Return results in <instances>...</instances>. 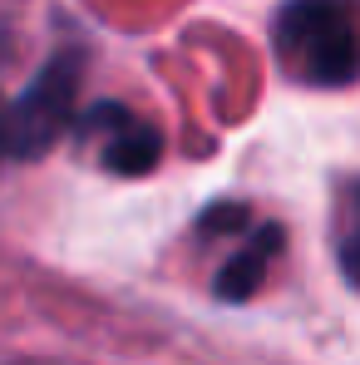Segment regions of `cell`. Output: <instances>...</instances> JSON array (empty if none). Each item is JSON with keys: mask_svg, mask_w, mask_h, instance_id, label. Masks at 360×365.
<instances>
[{"mask_svg": "<svg viewBox=\"0 0 360 365\" xmlns=\"http://www.w3.org/2000/svg\"><path fill=\"white\" fill-rule=\"evenodd\" d=\"M277 64L311 89L360 79V0H282L272 20Z\"/></svg>", "mask_w": 360, "mask_h": 365, "instance_id": "cell-1", "label": "cell"}, {"mask_svg": "<svg viewBox=\"0 0 360 365\" xmlns=\"http://www.w3.org/2000/svg\"><path fill=\"white\" fill-rule=\"evenodd\" d=\"M74 89H79V60L60 55L50 60L35 84L0 104V158H35L60 143L74 119Z\"/></svg>", "mask_w": 360, "mask_h": 365, "instance_id": "cell-2", "label": "cell"}, {"mask_svg": "<svg viewBox=\"0 0 360 365\" xmlns=\"http://www.w3.org/2000/svg\"><path fill=\"white\" fill-rule=\"evenodd\" d=\"M104 119H109L104 163H109L114 173H148V168L158 163V153H163L158 128L143 123V119H133V114H123V109H114V104H104Z\"/></svg>", "mask_w": 360, "mask_h": 365, "instance_id": "cell-3", "label": "cell"}, {"mask_svg": "<svg viewBox=\"0 0 360 365\" xmlns=\"http://www.w3.org/2000/svg\"><path fill=\"white\" fill-rule=\"evenodd\" d=\"M272 252H277V227H257V237L252 242L237 247V257L222 267V277H217V292L222 297H252L257 292V282L267 277V262H272Z\"/></svg>", "mask_w": 360, "mask_h": 365, "instance_id": "cell-4", "label": "cell"}, {"mask_svg": "<svg viewBox=\"0 0 360 365\" xmlns=\"http://www.w3.org/2000/svg\"><path fill=\"white\" fill-rule=\"evenodd\" d=\"M341 272L351 277V287H360V182L346 192L341 202Z\"/></svg>", "mask_w": 360, "mask_h": 365, "instance_id": "cell-5", "label": "cell"}]
</instances>
